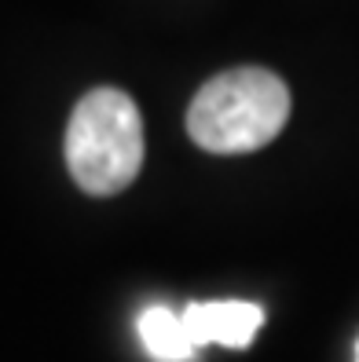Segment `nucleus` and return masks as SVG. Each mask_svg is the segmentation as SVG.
I'll use <instances>...</instances> for the list:
<instances>
[{
  "mask_svg": "<svg viewBox=\"0 0 359 362\" xmlns=\"http://www.w3.org/2000/svg\"><path fill=\"white\" fill-rule=\"evenodd\" d=\"M286 117V81L264 66H239L198 88L187 110V132L209 154H249L275 139Z\"/></svg>",
  "mask_w": 359,
  "mask_h": 362,
  "instance_id": "obj_1",
  "label": "nucleus"
},
{
  "mask_svg": "<svg viewBox=\"0 0 359 362\" xmlns=\"http://www.w3.org/2000/svg\"><path fill=\"white\" fill-rule=\"evenodd\" d=\"M70 176L89 194H118L143 168V121L136 103L118 88L89 92L67 129Z\"/></svg>",
  "mask_w": 359,
  "mask_h": 362,
  "instance_id": "obj_2",
  "label": "nucleus"
},
{
  "mask_svg": "<svg viewBox=\"0 0 359 362\" xmlns=\"http://www.w3.org/2000/svg\"><path fill=\"white\" fill-rule=\"evenodd\" d=\"M183 326L191 344H224V348H246L253 344L257 329L264 326V308L249 300H205L183 308Z\"/></svg>",
  "mask_w": 359,
  "mask_h": 362,
  "instance_id": "obj_3",
  "label": "nucleus"
},
{
  "mask_svg": "<svg viewBox=\"0 0 359 362\" xmlns=\"http://www.w3.org/2000/svg\"><path fill=\"white\" fill-rule=\"evenodd\" d=\"M139 340L158 362H187L198 348L191 344L183 326V315H176L173 308H147L139 315Z\"/></svg>",
  "mask_w": 359,
  "mask_h": 362,
  "instance_id": "obj_4",
  "label": "nucleus"
},
{
  "mask_svg": "<svg viewBox=\"0 0 359 362\" xmlns=\"http://www.w3.org/2000/svg\"><path fill=\"white\" fill-rule=\"evenodd\" d=\"M355 362H359V344H355Z\"/></svg>",
  "mask_w": 359,
  "mask_h": 362,
  "instance_id": "obj_5",
  "label": "nucleus"
}]
</instances>
